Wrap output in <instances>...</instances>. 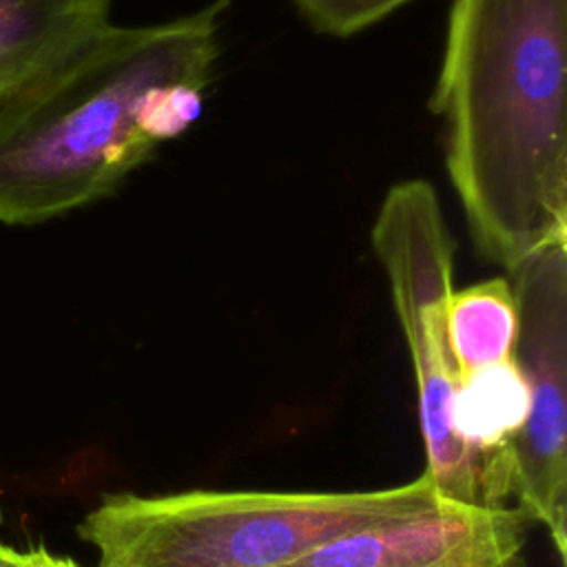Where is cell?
<instances>
[{
  "instance_id": "1",
  "label": "cell",
  "mask_w": 567,
  "mask_h": 567,
  "mask_svg": "<svg viewBox=\"0 0 567 567\" xmlns=\"http://www.w3.org/2000/svg\"><path fill=\"white\" fill-rule=\"evenodd\" d=\"M432 109L483 257L567 244V0H454Z\"/></svg>"
},
{
  "instance_id": "2",
  "label": "cell",
  "mask_w": 567,
  "mask_h": 567,
  "mask_svg": "<svg viewBox=\"0 0 567 567\" xmlns=\"http://www.w3.org/2000/svg\"><path fill=\"white\" fill-rule=\"evenodd\" d=\"M228 0L157 24H106L0 100V224H38L109 195L155 144L142 131L162 84L206 86Z\"/></svg>"
},
{
  "instance_id": "3",
  "label": "cell",
  "mask_w": 567,
  "mask_h": 567,
  "mask_svg": "<svg viewBox=\"0 0 567 567\" xmlns=\"http://www.w3.org/2000/svg\"><path fill=\"white\" fill-rule=\"evenodd\" d=\"M441 498L419 478L363 492L190 489L106 494L78 525L97 567H284L357 529Z\"/></svg>"
},
{
  "instance_id": "4",
  "label": "cell",
  "mask_w": 567,
  "mask_h": 567,
  "mask_svg": "<svg viewBox=\"0 0 567 567\" xmlns=\"http://www.w3.org/2000/svg\"><path fill=\"white\" fill-rule=\"evenodd\" d=\"M514 361L529 412L514 443L518 509L543 525L565 565L567 551V244L518 264Z\"/></svg>"
},
{
  "instance_id": "5",
  "label": "cell",
  "mask_w": 567,
  "mask_h": 567,
  "mask_svg": "<svg viewBox=\"0 0 567 567\" xmlns=\"http://www.w3.org/2000/svg\"><path fill=\"white\" fill-rule=\"evenodd\" d=\"M532 520L452 501L334 538L284 567H516Z\"/></svg>"
},
{
  "instance_id": "6",
  "label": "cell",
  "mask_w": 567,
  "mask_h": 567,
  "mask_svg": "<svg viewBox=\"0 0 567 567\" xmlns=\"http://www.w3.org/2000/svg\"><path fill=\"white\" fill-rule=\"evenodd\" d=\"M109 13L111 0H0V100L71 55Z\"/></svg>"
},
{
  "instance_id": "7",
  "label": "cell",
  "mask_w": 567,
  "mask_h": 567,
  "mask_svg": "<svg viewBox=\"0 0 567 567\" xmlns=\"http://www.w3.org/2000/svg\"><path fill=\"white\" fill-rule=\"evenodd\" d=\"M527 412L529 392L514 357L461 374L452 403V427L472 452L512 476L514 489V443Z\"/></svg>"
},
{
  "instance_id": "8",
  "label": "cell",
  "mask_w": 567,
  "mask_h": 567,
  "mask_svg": "<svg viewBox=\"0 0 567 567\" xmlns=\"http://www.w3.org/2000/svg\"><path fill=\"white\" fill-rule=\"evenodd\" d=\"M516 299L503 277L454 290L447 308V343L458 372L514 357Z\"/></svg>"
},
{
  "instance_id": "9",
  "label": "cell",
  "mask_w": 567,
  "mask_h": 567,
  "mask_svg": "<svg viewBox=\"0 0 567 567\" xmlns=\"http://www.w3.org/2000/svg\"><path fill=\"white\" fill-rule=\"evenodd\" d=\"M204 89L197 84L173 82L155 86L142 106V131L157 146L182 135L202 113Z\"/></svg>"
},
{
  "instance_id": "10",
  "label": "cell",
  "mask_w": 567,
  "mask_h": 567,
  "mask_svg": "<svg viewBox=\"0 0 567 567\" xmlns=\"http://www.w3.org/2000/svg\"><path fill=\"white\" fill-rule=\"evenodd\" d=\"M321 33L348 38L414 0H290Z\"/></svg>"
},
{
  "instance_id": "11",
  "label": "cell",
  "mask_w": 567,
  "mask_h": 567,
  "mask_svg": "<svg viewBox=\"0 0 567 567\" xmlns=\"http://www.w3.org/2000/svg\"><path fill=\"white\" fill-rule=\"evenodd\" d=\"M0 567H78L69 556L51 554L47 547L16 549L0 540Z\"/></svg>"
},
{
  "instance_id": "12",
  "label": "cell",
  "mask_w": 567,
  "mask_h": 567,
  "mask_svg": "<svg viewBox=\"0 0 567 567\" xmlns=\"http://www.w3.org/2000/svg\"><path fill=\"white\" fill-rule=\"evenodd\" d=\"M0 525H2V512H0Z\"/></svg>"
}]
</instances>
